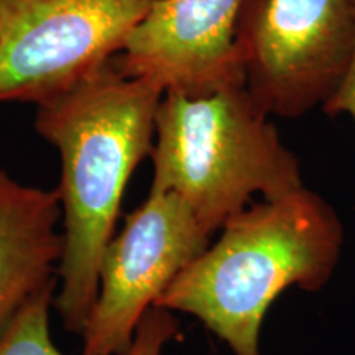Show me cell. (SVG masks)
I'll return each mask as SVG.
<instances>
[{"label":"cell","instance_id":"obj_1","mask_svg":"<svg viewBox=\"0 0 355 355\" xmlns=\"http://www.w3.org/2000/svg\"><path fill=\"white\" fill-rule=\"evenodd\" d=\"M163 91L112 63L63 94L38 104L35 127L58 150L63 255L55 308L81 336L94 306L99 263L115 234L125 186L152 153Z\"/></svg>","mask_w":355,"mask_h":355},{"label":"cell","instance_id":"obj_2","mask_svg":"<svg viewBox=\"0 0 355 355\" xmlns=\"http://www.w3.org/2000/svg\"><path fill=\"white\" fill-rule=\"evenodd\" d=\"M188 263L153 306L198 318L234 355H260V331L288 288L319 291L344 243L343 222L319 194L301 188L248 206Z\"/></svg>","mask_w":355,"mask_h":355},{"label":"cell","instance_id":"obj_3","mask_svg":"<svg viewBox=\"0 0 355 355\" xmlns=\"http://www.w3.org/2000/svg\"><path fill=\"white\" fill-rule=\"evenodd\" d=\"M152 188L171 191L214 235L248 207L304 188L298 158L245 84L209 94L165 92L155 117Z\"/></svg>","mask_w":355,"mask_h":355},{"label":"cell","instance_id":"obj_4","mask_svg":"<svg viewBox=\"0 0 355 355\" xmlns=\"http://www.w3.org/2000/svg\"><path fill=\"white\" fill-rule=\"evenodd\" d=\"M355 44V0H243L237 50L243 83L268 115L324 105Z\"/></svg>","mask_w":355,"mask_h":355},{"label":"cell","instance_id":"obj_5","mask_svg":"<svg viewBox=\"0 0 355 355\" xmlns=\"http://www.w3.org/2000/svg\"><path fill=\"white\" fill-rule=\"evenodd\" d=\"M157 0H0V102L53 99L105 68Z\"/></svg>","mask_w":355,"mask_h":355},{"label":"cell","instance_id":"obj_6","mask_svg":"<svg viewBox=\"0 0 355 355\" xmlns=\"http://www.w3.org/2000/svg\"><path fill=\"white\" fill-rule=\"evenodd\" d=\"M211 237L180 196L150 189L101 257L81 355H125L146 311Z\"/></svg>","mask_w":355,"mask_h":355},{"label":"cell","instance_id":"obj_7","mask_svg":"<svg viewBox=\"0 0 355 355\" xmlns=\"http://www.w3.org/2000/svg\"><path fill=\"white\" fill-rule=\"evenodd\" d=\"M243 0H157L112 60L165 92L199 96L243 83L237 20Z\"/></svg>","mask_w":355,"mask_h":355},{"label":"cell","instance_id":"obj_8","mask_svg":"<svg viewBox=\"0 0 355 355\" xmlns=\"http://www.w3.org/2000/svg\"><path fill=\"white\" fill-rule=\"evenodd\" d=\"M61 217L56 189L21 184L0 168V337L35 296L58 285Z\"/></svg>","mask_w":355,"mask_h":355},{"label":"cell","instance_id":"obj_9","mask_svg":"<svg viewBox=\"0 0 355 355\" xmlns=\"http://www.w3.org/2000/svg\"><path fill=\"white\" fill-rule=\"evenodd\" d=\"M58 285L48 286L17 314L2 337L0 355H66L53 343L50 311Z\"/></svg>","mask_w":355,"mask_h":355},{"label":"cell","instance_id":"obj_10","mask_svg":"<svg viewBox=\"0 0 355 355\" xmlns=\"http://www.w3.org/2000/svg\"><path fill=\"white\" fill-rule=\"evenodd\" d=\"M180 322L166 309L152 306L145 313L130 349L125 355H162L165 345L178 334Z\"/></svg>","mask_w":355,"mask_h":355},{"label":"cell","instance_id":"obj_11","mask_svg":"<svg viewBox=\"0 0 355 355\" xmlns=\"http://www.w3.org/2000/svg\"><path fill=\"white\" fill-rule=\"evenodd\" d=\"M322 107L331 115H349L355 123V44L343 79L337 84L336 91L332 92L329 99L324 102Z\"/></svg>","mask_w":355,"mask_h":355}]
</instances>
